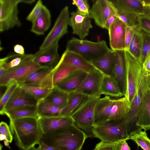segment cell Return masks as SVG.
Masks as SVG:
<instances>
[{
  "label": "cell",
  "mask_w": 150,
  "mask_h": 150,
  "mask_svg": "<svg viewBox=\"0 0 150 150\" xmlns=\"http://www.w3.org/2000/svg\"><path fill=\"white\" fill-rule=\"evenodd\" d=\"M10 128L21 150H29L39 144L44 134L38 118L28 117L10 121Z\"/></svg>",
  "instance_id": "6da1fadb"
},
{
  "label": "cell",
  "mask_w": 150,
  "mask_h": 150,
  "mask_svg": "<svg viewBox=\"0 0 150 150\" xmlns=\"http://www.w3.org/2000/svg\"><path fill=\"white\" fill-rule=\"evenodd\" d=\"M88 137L84 132L74 125L44 134L40 143L43 142L58 150H81Z\"/></svg>",
  "instance_id": "7a4b0ae2"
},
{
  "label": "cell",
  "mask_w": 150,
  "mask_h": 150,
  "mask_svg": "<svg viewBox=\"0 0 150 150\" xmlns=\"http://www.w3.org/2000/svg\"><path fill=\"white\" fill-rule=\"evenodd\" d=\"M101 95L88 96L71 116L75 126L83 130L88 137H94V110Z\"/></svg>",
  "instance_id": "3957f363"
},
{
  "label": "cell",
  "mask_w": 150,
  "mask_h": 150,
  "mask_svg": "<svg viewBox=\"0 0 150 150\" xmlns=\"http://www.w3.org/2000/svg\"><path fill=\"white\" fill-rule=\"evenodd\" d=\"M93 131L94 137L106 143H115L129 139L130 132L125 118L107 121L94 127Z\"/></svg>",
  "instance_id": "277c9868"
},
{
  "label": "cell",
  "mask_w": 150,
  "mask_h": 150,
  "mask_svg": "<svg viewBox=\"0 0 150 150\" xmlns=\"http://www.w3.org/2000/svg\"><path fill=\"white\" fill-rule=\"evenodd\" d=\"M66 50L79 54L90 62L100 58L111 49L104 40L93 42L73 38L68 41Z\"/></svg>",
  "instance_id": "5b68a950"
},
{
  "label": "cell",
  "mask_w": 150,
  "mask_h": 150,
  "mask_svg": "<svg viewBox=\"0 0 150 150\" xmlns=\"http://www.w3.org/2000/svg\"><path fill=\"white\" fill-rule=\"evenodd\" d=\"M41 67L33 61V54H25L18 66L7 70L0 77V85L7 87L14 82L19 85L32 73Z\"/></svg>",
  "instance_id": "8992f818"
},
{
  "label": "cell",
  "mask_w": 150,
  "mask_h": 150,
  "mask_svg": "<svg viewBox=\"0 0 150 150\" xmlns=\"http://www.w3.org/2000/svg\"><path fill=\"white\" fill-rule=\"evenodd\" d=\"M35 0H0V31L3 32L21 25L19 18L18 4H31Z\"/></svg>",
  "instance_id": "52a82bcc"
},
{
  "label": "cell",
  "mask_w": 150,
  "mask_h": 150,
  "mask_svg": "<svg viewBox=\"0 0 150 150\" xmlns=\"http://www.w3.org/2000/svg\"><path fill=\"white\" fill-rule=\"evenodd\" d=\"M150 88V73L142 68L140 83L130 105L129 111L125 119L131 132L140 129L136 125V113L138 107L148 90Z\"/></svg>",
  "instance_id": "ba28073f"
},
{
  "label": "cell",
  "mask_w": 150,
  "mask_h": 150,
  "mask_svg": "<svg viewBox=\"0 0 150 150\" xmlns=\"http://www.w3.org/2000/svg\"><path fill=\"white\" fill-rule=\"evenodd\" d=\"M127 58L126 90L124 96L130 104L138 89L141 79L142 65L127 51Z\"/></svg>",
  "instance_id": "9c48e42d"
},
{
  "label": "cell",
  "mask_w": 150,
  "mask_h": 150,
  "mask_svg": "<svg viewBox=\"0 0 150 150\" xmlns=\"http://www.w3.org/2000/svg\"><path fill=\"white\" fill-rule=\"evenodd\" d=\"M70 17L67 6L61 10L52 28L45 37L39 49H42L58 43L59 40L68 33V27Z\"/></svg>",
  "instance_id": "30bf717a"
},
{
  "label": "cell",
  "mask_w": 150,
  "mask_h": 150,
  "mask_svg": "<svg viewBox=\"0 0 150 150\" xmlns=\"http://www.w3.org/2000/svg\"><path fill=\"white\" fill-rule=\"evenodd\" d=\"M93 5L90 10L89 14L99 27L104 28L108 18L117 14V11L111 0H92Z\"/></svg>",
  "instance_id": "8fae6325"
},
{
  "label": "cell",
  "mask_w": 150,
  "mask_h": 150,
  "mask_svg": "<svg viewBox=\"0 0 150 150\" xmlns=\"http://www.w3.org/2000/svg\"><path fill=\"white\" fill-rule=\"evenodd\" d=\"M90 14L81 13L77 11L71 13L69 25L72 28V33L83 39L87 36L92 28Z\"/></svg>",
  "instance_id": "7c38bea8"
},
{
  "label": "cell",
  "mask_w": 150,
  "mask_h": 150,
  "mask_svg": "<svg viewBox=\"0 0 150 150\" xmlns=\"http://www.w3.org/2000/svg\"><path fill=\"white\" fill-rule=\"evenodd\" d=\"M53 69L49 67H41L32 73L19 85H30L53 88Z\"/></svg>",
  "instance_id": "4fadbf2b"
},
{
  "label": "cell",
  "mask_w": 150,
  "mask_h": 150,
  "mask_svg": "<svg viewBox=\"0 0 150 150\" xmlns=\"http://www.w3.org/2000/svg\"><path fill=\"white\" fill-rule=\"evenodd\" d=\"M58 47L57 43L44 49H39L33 54V61L41 67L54 69L60 59L58 52Z\"/></svg>",
  "instance_id": "5bb4252c"
},
{
  "label": "cell",
  "mask_w": 150,
  "mask_h": 150,
  "mask_svg": "<svg viewBox=\"0 0 150 150\" xmlns=\"http://www.w3.org/2000/svg\"><path fill=\"white\" fill-rule=\"evenodd\" d=\"M103 75L96 68L87 73L76 91L87 96L100 94V85Z\"/></svg>",
  "instance_id": "9a60e30c"
},
{
  "label": "cell",
  "mask_w": 150,
  "mask_h": 150,
  "mask_svg": "<svg viewBox=\"0 0 150 150\" xmlns=\"http://www.w3.org/2000/svg\"><path fill=\"white\" fill-rule=\"evenodd\" d=\"M126 27L118 18L110 27L108 30L110 45L112 50H126L125 38Z\"/></svg>",
  "instance_id": "2e32d148"
},
{
  "label": "cell",
  "mask_w": 150,
  "mask_h": 150,
  "mask_svg": "<svg viewBox=\"0 0 150 150\" xmlns=\"http://www.w3.org/2000/svg\"><path fill=\"white\" fill-rule=\"evenodd\" d=\"M38 120L44 134L52 133L62 127L74 125V121L70 116L39 117Z\"/></svg>",
  "instance_id": "e0dca14e"
},
{
  "label": "cell",
  "mask_w": 150,
  "mask_h": 150,
  "mask_svg": "<svg viewBox=\"0 0 150 150\" xmlns=\"http://www.w3.org/2000/svg\"><path fill=\"white\" fill-rule=\"evenodd\" d=\"M115 60L113 77L125 96L126 90L127 58L126 50L115 51Z\"/></svg>",
  "instance_id": "ac0fdd59"
},
{
  "label": "cell",
  "mask_w": 150,
  "mask_h": 150,
  "mask_svg": "<svg viewBox=\"0 0 150 150\" xmlns=\"http://www.w3.org/2000/svg\"><path fill=\"white\" fill-rule=\"evenodd\" d=\"M38 101L19 85L5 107L6 110L25 106H36ZM3 113L2 115H3Z\"/></svg>",
  "instance_id": "d6986e66"
},
{
  "label": "cell",
  "mask_w": 150,
  "mask_h": 150,
  "mask_svg": "<svg viewBox=\"0 0 150 150\" xmlns=\"http://www.w3.org/2000/svg\"><path fill=\"white\" fill-rule=\"evenodd\" d=\"M115 100L106 96L98 100L95 108L94 127L107 121Z\"/></svg>",
  "instance_id": "ffe728a7"
},
{
  "label": "cell",
  "mask_w": 150,
  "mask_h": 150,
  "mask_svg": "<svg viewBox=\"0 0 150 150\" xmlns=\"http://www.w3.org/2000/svg\"><path fill=\"white\" fill-rule=\"evenodd\" d=\"M136 125L144 130L150 129V88L144 96L138 108Z\"/></svg>",
  "instance_id": "44dd1931"
},
{
  "label": "cell",
  "mask_w": 150,
  "mask_h": 150,
  "mask_svg": "<svg viewBox=\"0 0 150 150\" xmlns=\"http://www.w3.org/2000/svg\"><path fill=\"white\" fill-rule=\"evenodd\" d=\"M62 62L67 64L77 69L88 73L95 68L88 60L79 54L67 50L60 58Z\"/></svg>",
  "instance_id": "7402d4cb"
},
{
  "label": "cell",
  "mask_w": 150,
  "mask_h": 150,
  "mask_svg": "<svg viewBox=\"0 0 150 150\" xmlns=\"http://www.w3.org/2000/svg\"><path fill=\"white\" fill-rule=\"evenodd\" d=\"M117 12L135 14H144L145 8L143 0H111Z\"/></svg>",
  "instance_id": "603a6c76"
},
{
  "label": "cell",
  "mask_w": 150,
  "mask_h": 150,
  "mask_svg": "<svg viewBox=\"0 0 150 150\" xmlns=\"http://www.w3.org/2000/svg\"><path fill=\"white\" fill-rule=\"evenodd\" d=\"M87 74L83 71L76 70L61 81L56 87L68 93L75 91Z\"/></svg>",
  "instance_id": "cb8c5ba5"
},
{
  "label": "cell",
  "mask_w": 150,
  "mask_h": 150,
  "mask_svg": "<svg viewBox=\"0 0 150 150\" xmlns=\"http://www.w3.org/2000/svg\"><path fill=\"white\" fill-rule=\"evenodd\" d=\"M115 60V51L111 49L100 58L89 62L103 75L113 76Z\"/></svg>",
  "instance_id": "d4e9b609"
},
{
  "label": "cell",
  "mask_w": 150,
  "mask_h": 150,
  "mask_svg": "<svg viewBox=\"0 0 150 150\" xmlns=\"http://www.w3.org/2000/svg\"><path fill=\"white\" fill-rule=\"evenodd\" d=\"M32 23L30 31L37 35H44L49 29L51 24V16L46 6L44 5L40 16Z\"/></svg>",
  "instance_id": "484cf974"
},
{
  "label": "cell",
  "mask_w": 150,
  "mask_h": 150,
  "mask_svg": "<svg viewBox=\"0 0 150 150\" xmlns=\"http://www.w3.org/2000/svg\"><path fill=\"white\" fill-rule=\"evenodd\" d=\"M100 93L110 97L120 98L124 96L114 78L111 76L103 75Z\"/></svg>",
  "instance_id": "4316f807"
},
{
  "label": "cell",
  "mask_w": 150,
  "mask_h": 150,
  "mask_svg": "<svg viewBox=\"0 0 150 150\" xmlns=\"http://www.w3.org/2000/svg\"><path fill=\"white\" fill-rule=\"evenodd\" d=\"M130 104L126 97L116 99L107 121H116L125 118L130 109Z\"/></svg>",
  "instance_id": "83f0119b"
},
{
  "label": "cell",
  "mask_w": 150,
  "mask_h": 150,
  "mask_svg": "<svg viewBox=\"0 0 150 150\" xmlns=\"http://www.w3.org/2000/svg\"><path fill=\"white\" fill-rule=\"evenodd\" d=\"M66 108H57L44 99L38 101L36 112L38 117H50L63 115Z\"/></svg>",
  "instance_id": "f1b7e54d"
},
{
  "label": "cell",
  "mask_w": 150,
  "mask_h": 150,
  "mask_svg": "<svg viewBox=\"0 0 150 150\" xmlns=\"http://www.w3.org/2000/svg\"><path fill=\"white\" fill-rule=\"evenodd\" d=\"M4 114L10 120L28 117L38 118L36 112V106H25L6 110L3 113V115Z\"/></svg>",
  "instance_id": "f546056e"
},
{
  "label": "cell",
  "mask_w": 150,
  "mask_h": 150,
  "mask_svg": "<svg viewBox=\"0 0 150 150\" xmlns=\"http://www.w3.org/2000/svg\"><path fill=\"white\" fill-rule=\"evenodd\" d=\"M68 96L69 93L55 87L44 100L55 107L64 109L68 105Z\"/></svg>",
  "instance_id": "4dcf8cb0"
},
{
  "label": "cell",
  "mask_w": 150,
  "mask_h": 150,
  "mask_svg": "<svg viewBox=\"0 0 150 150\" xmlns=\"http://www.w3.org/2000/svg\"><path fill=\"white\" fill-rule=\"evenodd\" d=\"M76 68L64 63L60 60L53 69L52 80L54 87L71 74L77 70Z\"/></svg>",
  "instance_id": "1f68e13d"
},
{
  "label": "cell",
  "mask_w": 150,
  "mask_h": 150,
  "mask_svg": "<svg viewBox=\"0 0 150 150\" xmlns=\"http://www.w3.org/2000/svg\"><path fill=\"white\" fill-rule=\"evenodd\" d=\"M87 96L76 91L69 93L68 105L63 115L71 116Z\"/></svg>",
  "instance_id": "d6a6232c"
},
{
  "label": "cell",
  "mask_w": 150,
  "mask_h": 150,
  "mask_svg": "<svg viewBox=\"0 0 150 150\" xmlns=\"http://www.w3.org/2000/svg\"><path fill=\"white\" fill-rule=\"evenodd\" d=\"M143 31L139 25L137 28L133 38L130 43L128 52L134 58L139 60L140 57L142 44Z\"/></svg>",
  "instance_id": "836d02e7"
},
{
  "label": "cell",
  "mask_w": 150,
  "mask_h": 150,
  "mask_svg": "<svg viewBox=\"0 0 150 150\" xmlns=\"http://www.w3.org/2000/svg\"><path fill=\"white\" fill-rule=\"evenodd\" d=\"M19 86L38 101L44 99L53 89L30 85Z\"/></svg>",
  "instance_id": "e575fe53"
},
{
  "label": "cell",
  "mask_w": 150,
  "mask_h": 150,
  "mask_svg": "<svg viewBox=\"0 0 150 150\" xmlns=\"http://www.w3.org/2000/svg\"><path fill=\"white\" fill-rule=\"evenodd\" d=\"M140 129L131 133L129 139L134 141L138 146L141 147L144 150H150V139L148 137L145 130Z\"/></svg>",
  "instance_id": "d590c367"
},
{
  "label": "cell",
  "mask_w": 150,
  "mask_h": 150,
  "mask_svg": "<svg viewBox=\"0 0 150 150\" xmlns=\"http://www.w3.org/2000/svg\"><path fill=\"white\" fill-rule=\"evenodd\" d=\"M19 85L13 83L7 86L4 93L1 96L0 99V114L2 115L5 106L11 98L14 91Z\"/></svg>",
  "instance_id": "8d00e7d4"
},
{
  "label": "cell",
  "mask_w": 150,
  "mask_h": 150,
  "mask_svg": "<svg viewBox=\"0 0 150 150\" xmlns=\"http://www.w3.org/2000/svg\"><path fill=\"white\" fill-rule=\"evenodd\" d=\"M116 16L127 26L134 27L139 25L138 16L137 15L117 12Z\"/></svg>",
  "instance_id": "74e56055"
},
{
  "label": "cell",
  "mask_w": 150,
  "mask_h": 150,
  "mask_svg": "<svg viewBox=\"0 0 150 150\" xmlns=\"http://www.w3.org/2000/svg\"><path fill=\"white\" fill-rule=\"evenodd\" d=\"M150 55V34L143 31L141 52L139 60L142 64L146 59Z\"/></svg>",
  "instance_id": "f35d334b"
},
{
  "label": "cell",
  "mask_w": 150,
  "mask_h": 150,
  "mask_svg": "<svg viewBox=\"0 0 150 150\" xmlns=\"http://www.w3.org/2000/svg\"><path fill=\"white\" fill-rule=\"evenodd\" d=\"M44 6L42 1H38L33 9L26 17V19L31 23H33L42 14Z\"/></svg>",
  "instance_id": "ab89813d"
},
{
  "label": "cell",
  "mask_w": 150,
  "mask_h": 150,
  "mask_svg": "<svg viewBox=\"0 0 150 150\" xmlns=\"http://www.w3.org/2000/svg\"><path fill=\"white\" fill-rule=\"evenodd\" d=\"M13 137L10 127L5 122L2 121L0 123V140H5L9 143L12 142Z\"/></svg>",
  "instance_id": "60d3db41"
},
{
  "label": "cell",
  "mask_w": 150,
  "mask_h": 150,
  "mask_svg": "<svg viewBox=\"0 0 150 150\" xmlns=\"http://www.w3.org/2000/svg\"><path fill=\"white\" fill-rule=\"evenodd\" d=\"M139 25L144 32L150 34V17L144 14L138 16Z\"/></svg>",
  "instance_id": "b9f144b4"
},
{
  "label": "cell",
  "mask_w": 150,
  "mask_h": 150,
  "mask_svg": "<svg viewBox=\"0 0 150 150\" xmlns=\"http://www.w3.org/2000/svg\"><path fill=\"white\" fill-rule=\"evenodd\" d=\"M72 4L77 7V11L82 13L89 14V4L87 0H73Z\"/></svg>",
  "instance_id": "7bdbcfd3"
},
{
  "label": "cell",
  "mask_w": 150,
  "mask_h": 150,
  "mask_svg": "<svg viewBox=\"0 0 150 150\" xmlns=\"http://www.w3.org/2000/svg\"><path fill=\"white\" fill-rule=\"evenodd\" d=\"M139 25L134 27L127 26L126 28L125 44L126 50H127L133 38L137 28Z\"/></svg>",
  "instance_id": "ee69618b"
},
{
  "label": "cell",
  "mask_w": 150,
  "mask_h": 150,
  "mask_svg": "<svg viewBox=\"0 0 150 150\" xmlns=\"http://www.w3.org/2000/svg\"><path fill=\"white\" fill-rule=\"evenodd\" d=\"M115 143L101 141L97 144L93 150H115Z\"/></svg>",
  "instance_id": "f6af8a7d"
},
{
  "label": "cell",
  "mask_w": 150,
  "mask_h": 150,
  "mask_svg": "<svg viewBox=\"0 0 150 150\" xmlns=\"http://www.w3.org/2000/svg\"><path fill=\"white\" fill-rule=\"evenodd\" d=\"M126 140H123L115 143V150H131Z\"/></svg>",
  "instance_id": "bcb514c9"
},
{
  "label": "cell",
  "mask_w": 150,
  "mask_h": 150,
  "mask_svg": "<svg viewBox=\"0 0 150 150\" xmlns=\"http://www.w3.org/2000/svg\"><path fill=\"white\" fill-rule=\"evenodd\" d=\"M117 17L116 15H114L110 17L106 22L104 28L108 30L110 25L115 22Z\"/></svg>",
  "instance_id": "7dc6e473"
},
{
  "label": "cell",
  "mask_w": 150,
  "mask_h": 150,
  "mask_svg": "<svg viewBox=\"0 0 150 150\" xmlns=\"http://www.w3.org/2000/svg\"><path fill=\"white\" fill-rule=\"evenodd\" d=\"M13 50L17 54L21 55L25 54L24 48L21 45L18 44L15 45L13 47Z\"/></svg>",
  "instance_id": "c3c4849f"
},
{
  "label": "cell",
  "mask_w": 150,
  "mask_h": 150,
  "mask_svg": "<svg viewBox=\"0 0 150 150\" xmlns=\"http://www.w3.org/2000/svg\"><path fill=\"white\" fill-rule=\"evenodd\" d=\"M39 145L37 150H58L54 147L46 144L43 142H40Z\"/></svg>",
  "instance_id": "681fc988"
},
{
  "label": "cell",
  "mask_w": 150,
  "mask_h": 150,
  "mask_svg": "<svg viewBox=\"0 0 150 150\" xmlns=\"http://www.w3.org/2000/svg\"><path fill=\"white\" fill-rule=\"evenodd\" d=\"M143 68L150 73V55L146 59L142 64Z\"/></svg>",
  "instance_id": "f907efd6"
},
{
  "label": "cell",
  "mask_w": 150,
  "mask_h": 150,
  "mask_svg": "<svg viewBox=\"0 0 150 150\" xmlns=\"http://www.w3.org/2000/svg\"><path fill=\"white\" fill-rule=\"evenodd\" d=\"M144 14L150 17V9L147 7H146Z\"/></svg>",
  "instance_id": "816d5d0a"
},
{
  "label": "cell",
  "mask_w": 150,
  "mask_h": 150,
  "mask_svg": "<svg viewBox=\"0 0 150 150\" xmlns=\"http://www.w3.org/2000/svg\"><path fill=\"white\" fill-rule=\"evenodd\" d=\"M4 144L6 146H8V142H9L5 140L4 141Z\"/></svg>",
  "instance_id": "f5cc1de1"
},
{
  "label": "cell",
  "mask_w": 150,
  "mask_h": 150,
  "mask_svg": "<svg viewBox=\"0 0 150 150\" xmlns=\"http://www.w3.org/2000/svg\"><path fill=\"white\" fill-rule=\"evenodd\" d=\"M2 146L1 144H0V150H2Z\"/></svg>",
  "instance_id": "db71d44e"
},
{
  "label": "cell",
  "mask_w": 150,
  "mask_h": 150,
  "mask_svg": "<svg viewBox=\"0 0 150 150\" xmlns=\"http://www.w3.org/2000/svg\"><path fill=\"white\" fill-rule=\"evenodd\" d=\"M147 7L148 8H150V6H147V7Z\"/></svg>",
  "instance_id": "11a10c76"
}]
</instances>
